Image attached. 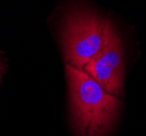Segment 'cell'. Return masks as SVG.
<instances>
[{
  "instance_id": "6da1fadb",
  "label": "cell",
  "mask_w": 146,
  "mask_h": 136,
  "mask_svg": "<svg viewBox=\"0 0 146 136\" xmlns=\"http://www.w3.org/2000/svg\"><path fill=\"white\" fill-rule=\"evenodd\" d=\"M73 127L80 136H104L112 127L120 101L84 70L66 64Z\"/></svg>"
},
{
  "instance_id": "7a4b0ae2",
  "label": "cell",
  "mask_w": 146,
  "mask_h": 136,
  "mask_svg": "<svg viewBox=\"0 0 146 136\" xmlns=\"http://www.w3.org/2000/svg\"><path fill=\"white\" fill-rule=\"evenodd\" d=\"M108 19L86 8L72 9L61 25V44L66 64L84 70L102 49Z\"/></svg>"
},
{
  "instance_id": "3957f363",
  "label": "cell",
  "mask_w": 146,
  "mask_h": 136,
  "mask_svg": "<svg viewBox=\"0 0 146 136\" xmlns=\"http://www.w3.org/2000/svg\"><path fill=\"white\" fill-rule=\"evenodd\" d=\"M84 71L111 95L116 97L122 95L124 64L121 39L110 20L102 49L88 62Z\"/></svg>"
},
{
  "instance_id": "277c9868",
  "label": "cell",
  "mask_w": 146,
  "mask_h": 136,
  "mask_svg": "<svg viewBox=\"0 0 146 136\" xmlns=\"http://www.w3.org/2000/svg\"><path fill=\"white\" fill-rule=\"evenodd\" d=\"M2 71H3V65H2V62L0 60V76L2 74Z\"/></svg>"
}]
</instances>
